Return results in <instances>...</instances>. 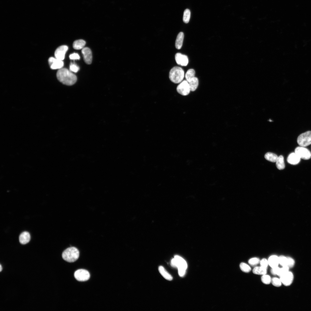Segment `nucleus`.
<instances>
[{"label":"nucleus","instance_id":"obj_1","mask_svg":"<svg viewBox=\"0 0 311 311\" xmlns=\"http://www.w3.org/2000/svg\"><path fill=\"white\" fill-rule=\"evenodd\" d=\"M56 77L60 82L67 86L73 85L77 80L76 75L66 68H62L58 69L56 73Z\"/></svg>","mask_w":311,"mask_h":311},{"label":"nucleus","instance_id":"obj_2","mask_svg":"<svg viewBox=\"0 0 311 311\" xmlns=\"http://www.w3.org/2000/svg\"><path fill=\"white\" fill-rule=\"evenodd\" d=\"M171 266L177 268L178 273L181 277L183 276L186 273L187 265L186 261L182 257L178 255H175L171 260Z\"/></svg>","mask_w":311,"mask_h":311},{"label":"nucleus","instance_id":"obj_3","mask_svg":"<svg viewBox=\"0 0 311 311\" xmlns=\"http://www.w3.org/2000/svg\"><path fill=\"white\" fill-rule=\"evenodd\" d=\"M79 251L75 247H71L66 249L62 253V257L65 261L72 262L75 261L79 256Z\"/></svg>","mask_w":311,"mask_h":311},{"label":"nucleus","instance_id":"obj_4","mask_svg":"<svg viewBox=\"0 0 311 311\" xmlns=\"http://www.w3.org/2000/svg\"><path fill=\"white\" fill-rule=\"evenodd\" d=\"M184 76V70L181 67L175 66L170 70L169 73V78L170 80L175 84L181 83Z\"/></svg>","mask_w":311,"mask_h":311},{"label":"nucleus","instance_id":"obj_5","mask_svg":"<svg viewBox=\"0 0 311 311\" xmlns=\"http://www.w3.org/2000/svg\"><path fill=\"white\" fill-rule=\"evenodd\" d=\"M297 142L300 146L306 147L311 144V131L301 134L297 137Z\"/></svg>","mask_w":311,"mask_h":311},{"label":"nucleus","instance_id":"obj_6","mask_svg":"<svg viewBox=\"0 0 311 311\" xmlns=\"http://www.w3.org/2000/svg\"><path fill=\"white\" fill-rule=\"evenodd\" d=\"M178 93L181 95L186 96L191 91L188 82L186 80L182 81L177 86L176 88Z\"/></svg>","mask_w":311,"mask_h":311},{"label":"nucleus","instance_id":"obj_7","mask_svg":"<svg viewBox=\"0 0 311 311\" xmlns=\"http://www.w3.org/2000/svg\"><path fill=\"white\" fill-rule=\"evenodd\" d=\"M295 152L301 159L307 160L311 158L310 151L305 147L300 146L297 147L295 149Z\"/></svg>","mask_w":311,"mask_h":311},{"label":"nucleus","instance_id":"obj_8","mask_svg":"<svg viewBox=\"0 0 311 311\" xmlns=\"http://www.w3.org/2000/svg\"><path fill=\"white\" fill-rule=\"evenodd\" d=\"M74 276L78 281H84L88 280L90 278V274L87 270L80 269L77 270L74 273Z\"/></svg>","mask_w":311,"mask_h":311},{"label":"nucleus","instance_id":"obj_9","mask_svg":"<svg viewBox=\"0 0 311 311\" xmlns=\"http://www.w3.org/2000/svg\"><path fill=\"white\" fill-rule=\"evenodd\" d=\"M48 62L50 68L53 69H60L62 68L64 63L62 60L53 57L50 58Z\"/></svg>","mask_w":311,"mask_h":311},{"label":"nucleus","instance_id":"obj_10","mask_svg":"<svg viewBox=\"0 0 311 311\" xmlns=\"http://www.w3.org/2000/svg\"><path fill=\"white\" fill-rule=\"evenodd\" d=\"M68 49V47L65 45H62L58 47L55 51V57L62 60L65 58V54Z\"/></svg>","mask_w":311,"mask_h":311},{"label":"nucleus","instance_id":"obj_11","mask_svg":"<svg viewBox=\"0 0 311 311\" xmlns=\"http://www.w3.org/2000/svg\"><path fill=\"white\" fill-rule=\"evenodd\" d=\"M175 60L176 63L182 66H186L188 63L187 56L180 53H176L175 56Z\"/></svg>","mask_w":311,"mask_h":311},{"label":"nucleus","instance_id":"obj_12","mask_svg":"<svg viewBox=\"0 0 311 311\" xmlns=\"http://www.w3.org/2000/svg\"><path fill=\"white\" fill-rule=\"evenodd\" d=\"M294 276L292 273L289 271L287 273L280 277L281 282L284 285L289 286L293 282Z\"/></svg>","mask_w":311,"mask_h":311},{"label":"nucleus","instance_id":"obj_13","mask_svg":"<svg viewBox=\"0 0 311 311\" xmlns=\"http://www.w3.org/2000/svg\"><path fill=\"white\" fill-rule=\"evenodd\" d=\"M81 52L85 62L88 64H91L92 60V54L91 50L88 47H84L82 49Z\"/></svg>","mask_w":311,"mask_h":311},{"label":"nucleus","instance_id":"obj_14","mask_svg":"<svg viewBox=\"0 0 311 311\" xmlns=\"http://www.w3.org/2000/svg\"><path fill=\"white\" fill-rule=\"evenodd\" d=\"M301 158L295 152L290 154L287 159L288 162L293 165L298 164Z\"/></svg>","mask_w":311,"mask_h":311},{"label":"nucleus","instance_id":"obj_15","mask_svg":"<svg viewBox=\"0 0 311 311\" xmlns=\"http://www.w3.org/2000/svg\"><path fill=\"white\" fill-rule=\"evenodd\" d=\"M30 240V235L29 233L24 231L19 236V241L22 244H26L28 243Z\"/></svg>","mask_w":311,"mask_h":311},{"label":"nucleus","instance_id":"obj_16","mask_svg":"<svg viewBox=\"0 0 311 311\" xmlns=\"http://www.w3.org/2000/svg\"><path fill=\"white\" fill-rule=\"evenodd\" d=\"M268 261L269 265L271 268L277 267L279 264L278 257L276 255L270 256Z\"/></svg>","mask_w":311,"mask_h":311},{"label":"nucleus","instance_id":"obj_17","mask_svg":"<svg viewBox=\"0 0 311 311\" xmlns=\"http://www.w3.org/2000/svg\"><path fill=\"white\" fill-rule=\"evenodd\" d=\"M184 37V33L182 32H180L178 35L175 41V46L177 49H180L183 45Z\"/></svg>","mask_w":311,"mask_h":311},{"label":"nucleus","instance_id":"obj_18","mask_svg":"<svg viewBox=\"0 0 311 311\" xmlns=\"http://www.w3.org/2000/svg\"><path fill=\"white\" fill-rule=\"evenodd\" d=\"M158 270L161 275L165 279L168 280H171L173 278L172 276L162 266H160L158 268Z\"/></svg>","mask_w":311,"mask_h":311},{"label":"nucleus","instance_id":"obj_19","mask_svg":"<svg viewBox=\"0 0 311 311\" xmlns=\"http://www.w3.org/2000/svg\"><path fill=\"white\" fill-rule=\"evenodd\" d=\"M188 82L191 91L194 92L195 91L198 85L199 81L198 78L195 77Z\"/></svg>","mask_w":311,"mask_h":311},{"label":"nucleus","instance_id":"obj_20","mask_svg":"<svg viewBox=\"0 0 311 311\" xmlns=\"http://www.w3.org/2000/svg\"><path fill=\"white\" fill-rule=\"evenodd\" d=\"M86 44V42L82 39L75 40L73 43V47L76 50H80L84 48Z\"/></svg>","mask_w":311,"mask_h":311},{"label":"nucleus","instance_id":"obj_21","mask_svg":"<svg viewBox=\"0 0 311 311\" xmlns=\"http://www.w3.org/2000/svg\"><path fill=\"white\" fill-rule=\"evenodd\" d=\"M276 165L278 169L280 170L283 169L285 168L284 157L282 156H278L276 162Z\"/></svg>","mask_w":311,"mask_h":311},{"label":"nucleus","instance_id":"obj_22","mask_svg":"<svg viewBox=\"0 0 311 311\" xmlns=\"http://www.w3.org/2000/svg\"><path fill=\"white\" fill-rule=\"evenodd\" d=\"M253 272L256 274L263 275L266 274L267 269L261 266H257L253 268Z\"/></svg>","mask_w":311,"mask_h":311},{"label":"nucleus","instance_id":"obj_23","mask_svg":"<svg viewBox=\"0 0 311 311\" xmlns=\"http://www.w3.org/2000/svg\"><path fill=\"white\" fill-rule=\"evenodd\" d=\"M264 157L268 161L274 162H276L278 156L275 153L271 152H268L265 154Z\"/></svg>","mask_w":311,"mask_h":311},{"label":"nucleus","instance_id":"obj_24","mask_svg":"<svg viewBox=\"0 0 311 311\" xmlns=\"http://www.w3.org/2000/svg\"><path fill=\"white\" fill-rule=\"evenodd\" d=\"M195 72L194 70L193 69H189L186 73L185 75V78L186 80L188 82L193 78L195 77Z\"/></svg>","mask_w":311,"mask_h":311},{"label":"nucleus","instance_id":"obj_25","mask_svg":"<svg viewBox=\"0 0 311 311\" xmlns=\"http://www.w3.org/2000/svg\"><path fill=\"white\" fill-rule=\"evenodd\" d=\"M190 15V11L189 9H187L185 10L183 17V20L185 23H187L189 22Z\"/></svg>","mask_w":311,"mask_h":311},{"label":"nucleus","instance_id":"obj_26","mask_svg":"<svg viewBox=\"0 0 311 311\" xmlns=\"http://www.w3.org/2000/svg\"><path fill=\"white\" fill-rule=\"evenodd\" d=\"M240 267L242 272L246 273L249 272L251 270L250 266L244 262H242L240 264Z\"/></svg>","mask_w":311,"mask_h":311},{"label":"nucleus","instance_id":"obj_27","mask_svg":"<svg viewBox=\"0 0 311 311\" xmlns=\"http://www.w3.org/2000/svg\"><path fill=\"white\" fill-rule=\"evenodd\" d=\"M261 279L263 283L268 285L271 282L272 279L270 276L265 274L262 275Z\"/></svg>","mask_w":311,"mask_h":311},{"label":"nucleus","instance_id":"obj_28","mask_svg":"<svg viewBox=\"0 0 311 311\" xmlns=\"http://www.w3.org/2000/svg\"><path fill=\"white\" fill-rule=\"evenodd\" d=\"M278 258L279 264L282 267L287 266V257L281 255Z\"/></svg>","mask_w":311,"mask_h":311},{"label":"nucleus","instance_id":"obj_29","mask_svg":"<svg viewBox=\"0 0 311 311\" xmlns=\"http://www.w3.org/2000/svg\"><path fill=\"white\" fill-rule=\"evenodd\" d=\"M289 269L287 266L282 267L280 268L277 275L280 277L289 271Z\"/></svg>","mask_w":311,"mask_h":311},{"label":"nucleus","instance_id":"obj_30","mask_svg":"<svg viewBox=\"0 0 311 311\" xmlns=\"http://www.w3.org/2000/svg\"><path fill=\"white\" fill-rule=\"evenodd\" d=\"M271 282L274 286L276 287H280L282 283L280 278L276 277L272 278L271 279Z\"/></svg>","mask_w":311,"mask_h":311},{"label":"nucleus","instance_id":"obj_31","mask_svg":"<svg viewBox=\"0 0 311 311\" xmlns=\"http://www.w3.org/2000/svg\"><path fill=\"white\" fill-rule=\"evenodd\" d=\"M260 260L259 258L253 257L249 259L248 262L249 264L252 266H256L260 263Z\"/></svg>","mask_w":311,"mask_h":311},{"label":"nucleus","instance_id":"obj_32","mask_svg":"<svg viewBox=\"0 0 311 311\" xmlns=\"http://www.w3.org/2000/svg\"><path fill=\"white\" fill-rule=\"evenodd\" d=\"M287 266L289 268H293L294 266L295 263L294 260L291 257H287Z\"/></svg>","mask_w":311,"mask_h":311},{"label":"nucleus","instance_id":"obj_33","mask_svg":"<svg viewBox=\"0 0 311 311\" xmlns=\"http://www.w3.org/2000/svg\"><path fill=\"white\" fill-rule=\"evenodd\" d=\"M70 70L71 72L77 73L79 70V66L74 63H71L70 65Z\"/></svg>","mask_w":311,"mask_h":311},{"label":"nucleus","instance_id":"obj_34","mask_svg":"<svg viewBox=\"0 0 311 311\" xmlns=\"http://www.w3.org/2000/svg\"><path fill=\"white\" fill-rule=\"evenodd\" d=\"M260 266L266 269L269 265L268 260L265 258H263L260 260Z\"/></svg>","mask_w":311,"mask_h":311},{"label":"nucleus","instance_id":"obj_35","mask_svg":"<svg viewBox=\"0 0 311 311\" xmlns=\"http://www.w3.org/2000/svg\"><path fill=\"white\" fill-rule=\"evenodd\" d=\"M69 58L70 59L72 60H79L80 59V56L78 54L73 53L69 55Z\"/></svg>","mask_w":311,"mask_h":311},{"label":"nucleus","instance_id":"obj_36","mask_svg":"<svg viewBox=\"0 0 311 311\" xmlns=\"http://www.w3.org/2000/svg\"><path fill=\"white\" fill-rule=\"evenodd\" d=\"M280 268L278 266L272 268L271 270V273L274 275H277Z\"/></svg>","mask_w":311,"mask_h":311},{"label":"nucleus","instance_id":"obj_37","mask_svg":"<svg viewBox=\"0 0 311 311\" xmlns=\"http://www.w3.org/2000/svg\"><path fill=\"white\" fill-rule=\"evenodd\" d=\"M2 267L1 265V264L0 265V272H1V271H2Z\"/></svg>","mask_w":311,"mask_h":311}]
</instances>
